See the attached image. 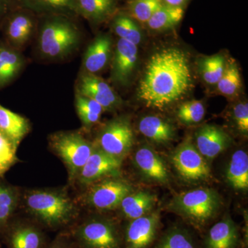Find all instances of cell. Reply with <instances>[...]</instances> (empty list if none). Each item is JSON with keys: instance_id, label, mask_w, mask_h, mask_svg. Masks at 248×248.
<instances>
[{"instance_id": "obj_1", "label": "cell", "mask_w": 248, "mask_h": 248, "mask_svg": "<svg viewBox=\"0 0 248 248\" xmlns=\"http://www.w3.org/2000/svg\"><path fill=\"white\" fill-rule=\"evenodd\" d=\"M189 58L185 51L168 47L148 60L138 89L146 107L164 109L185 97L193 87Z\"/></svg>"}, {"instance_id": "obj_2", "label": "cell", "mask_w": 248, "mask_h": 248, "mask_svg": "<svg viewBox=\"0 0 248 248\" xmlns=\"http://www.w3.org/2000/svg\"><path fill=\"white\" fill-rule=\"evenodd\" d=\"M27 212L43 228L57 231L75 225L79 211L74 201L65 191L37 189L24 197Z\"/></svg>"}, {"instance_id": "obj_3", "label": "cell", "mask_w": 248, "mask_h": 248, "mask_svg": "<svg viewBox=\"0 0 248 248\" xmlns=\"http://www.w3.org/2000/svg\"><path fill=\"white\" fill-rule=\"evenodd\" d=\"M73 18L66 16L39 17L37 50L41 58L49 61L63 60L78 50L81 32Z\"/></svg>"}, {"instance_id": "obj_4", "label": "cell", "mask_w": 248, "mask_h": 248, "mask_svg": "<svg viewBox=\"0 0 248 248\" xmlns=\"http://www.w3.org/2000/svg\"><path fill=\"white\" fill-rule=\"evenodd\" d=\"M48 142L52 151L66 166L69 182H76L80 171L94 151V143L76 130L52 134Z\"/></svg>"}, {"instance_id": "obj_5", "label": "cell", "mask_w": 248, "mask_h": 248, "mask_svg": "<svg viewBox=\"0 0 248 248\" xmlns=\"http://www.w3.org/2000/svg\"><path fill=\"white\" fill-rule=\"evenodd\" d=\"M68 231L75 248H123V235L115 222L107 218H88Z\"/></svg>"}, {"instance_id": "obj_6", "label": "cell", "mask_w": 248, "mask_h": 248, "mask_svg": "<svg viewBox=\"0 0 248 248\" xmlns=\"http://www.w3.org/2000/svg\"><path fill=\"white\" fill-rule=\"evenodd\" d=\"M219 205V197L217 192L205 188L184 192L177 196L171 203L178 213L200 225L213 218Z\"/></svg>"}, {"instance_id": "obj_7", "label": "cell", "mask_w": 248, "mask_h": 248, "mask_svg": "<svg viewBox=\"0 0 248 248\" xmlns=\"http://www.w3.org/2000/svg\"><path fill=\"white\" fill-rule=\"evenodd\" d=\"M94 146L107 154L122 160L134 143V134L130 120L120 117L108 122L99 130Z\"/></svg>"}, {"instance_id": "obj_8", "label": "cell", "mask_w": 248, "mask_h": 248, "mask_svg": "<svg viewBox=\"0 0 248 248\" xmlns=\"http://www.w3.org/2000/svg\"><path fill=\"white\" fill-rule=\"evenodd\" d=\"M38 22V16L29 10L17 6L9 13L1 24V40L12 48L22 51L37 34Z\"/></svg>"}, {"instance_id": "obj_9", "label": "cell", "mask_w": 248, "mask_h": 248, "mask_svg": "<svg viewBox=\"0 0 248 248\" xmlns=\"http://www.w3.org/2000/svg\"><path fill=\"white\" fill-rule=\"evenodd\" d=\"M133 192V187L125 181L108 177L89 185L83 201L90 208L108 211L120 206L122 200Z\"/></svg>"}, {"instance_id": "obj_10", "label": "cell", "mask_w": 248, "mask_h": 248, "mask_svg": "<svg viewBox=\"0 0 248 248\" xmlns=\"http://www.w3.org/2000/svg\"><path fill=\"white\" fill-rule=\"evenodd\" d=\"M172 161L181 177L190 182L210 177V169L205 158L190 141H186L173 153Z\"/></svg>"}, {"instance_id": "obj_11", "label": "cell", "mask_w": 248, "mask_h": 248, "mask_svg": "<svg viewBox=\"0 0 248 248\" xmlns=\"http://www.w3.org/2000/svg\"><path fill=\"white\" fill-rule=\"evenodd\" d=\"M76 93L95 101L104 111H115L123 104L115 90L96 75L81 72L76 81Z\"/></svg>"}, {"instance_id": "obj_12", "label": "cell", "mask_w": 248, "mask_h": 248, "mask_svg": "<svg viewBox=\"0 0 248 248\" xmlns=\"http://www.w3.org/2000/svg\"><path fill=\"white\" fill-rule=\"evenodd\" d=\"M1 241L7 248H46L48 246L43 227L36 221L13 219Z\"/></svg>"}, {"instance_id": "obj_13", "label": "cell", "mask_w": 248, "mask_h": 248, "mask_svg": "<svg viewBox=\"0 0 248 248\" xmlns=\"http://www.w3.org/2000/svg\"><path fill=\"white\" fill-rule=\"evenodd\" d=\"M138 62V46L119 39L111 59V80L118 86H127L132 79Z\"/></svg>"}, {"instance_id": "obj_14", "label": "cell", "mask_w": 248, "mask_h": 248, "mask_svg": "<svg viewBox=\"0 0 248 248\" xmlns=\"http://www.w3.org/2000/svg\"><path fill=\"white\" fill-rule=\"evenodd\" d=\"M122 160L107 154L94 146V151L81 169L76 182L84 186L115 177L120 172Z\"/></svg>"}, {"instance_id": "obj_15", "label": "cell", "mask_w": 248, "mask_h": 248, "mask_svg": "<svg viewBox=\"0 0 248 248\" xmlns=\"http://www.w3.org/2000/svg\"><path fill=\"white\" fill-rule=\"evenodd\" d=\"M159 212L130 220L123 235V248H148L155 241L159 228Z\"/></svg>"}, {"instance_id": "obj_16", "label": "cell", "mask_w": 248, "mask_h": 248, "mask_svg": "<svg viewBox=\"0 0 248 248\" xmlns=\"http://www.w3.org/2000/svg\"><path fill=\"white\" fill-rule=\"evenodd\" d=\"M113 44L108 34L97 35L86 48L82 60V73L96 75L104 71L111 62Z\"/></svg>"}, {"instance_id": "obj_17", "label": "cell", "mask_w": 248, "mask_h": 248, "mask_svg": "<svg viewBox=\"0 0 248 248\" xmlns=\"http://www.w3.org/2000/svg\"><path fill=\"white\" fill-rule=\"evenodd\" d=\"M231 138L221 128L211 124L204 125L196 133L199 152L207 159H213L230 146Z\"/></svg>"}, {"instance_id": "obj_18", "label": "cell", "mask_w": 248, "mask_h": 248, "mask_svg": "<svg viewBox=\"0 0 248 248\" xmlns=\"http://www.w3.org/2000/svg\"><path fill=\"white\" fill-rule=\"evenodd\" d=\"M134 161L142 174L148 179L159 183H167L169 174L163 159L151 148H139L134 156Z\"/></svg>"}, {"instance_id": "obj_19", "label": "cell", "mask_w": 248, "mask_h": 248, "mask_svg": "<svg viewBox=\"0 0 248 248\" xmlns=\"http://www.w3.org/2000/svg\"><path fill=\"white\" fill-rule=\"evenodd\" d=\"M18 6L29 10L38 17L66 16L78 17L76 0H16Z\"/></svg>"}, {"instance_id": "obj_20", "label": "cell", "mask_w": 248, "mask_h": 248, "mask_svg": "<svg viewBox=\"0 0 248 248\" xmlns=\"http://www.w3.org/2000/svg\"><path fill=\"white\" fill-rule=\"evenodd\" d=\"M26 65L22 51L0 42V90L11 84L22 73Z\"/></svg>"}, {"instance_id": "obj_21", "label": "cell", "mask_w": 248, "mask_h": 248, "mask_svg": "<svg viewBox=\"0 0 248 248\" xmlns=\"http://www.w3.org/2000/svg\"><path fill=\"white\" fill-rule=\"evenodd\" d=\"M118 0H76L77 14L92 24L110 20L118 11Z\"/></svg>"}, {"instance_id": "obj_22", "label": "cell", "mask_w": 248, "mask_h": 248, "mask_svg": "<svg viewBox=\"0 0 248 248\" xmlns=\"http://www.w3.org/2000/svg\"><path fill=\"white\" fill-rule=\"evenodd\" d=\"M239 238V231L234 222L226 217L210 228L205 239V248H236Z\"/></svg>"}, {"instance_id": "obj_23", "label": "cell", "mask_w": 248, "mask_h": 248, "mask_svg": "<svg viewBox=\"0 0 248 248\" xmlns=\"http://www.w3.org/2000/svg\"><path fill=\"white\" fill-rule=\"evenodd\" d=\"M30 130L29 120L0 104V131L11 139L16 146H19Z\"/></svg>"}, {"instance_id": "obj_24", "label": "cell", "mask_w": 248, "mask_h": 248, "mask_svg": "<svg viewBox=\"0 0 248 248\" xmlns=\"http://www.w3.org/2000/svg\"><path fill=\"white\" fill-rule=\"evenodd\" d=\"M156 200V197L151 192L140 190L127 195L121 202L120 207L122 215L130 221L149 213Z\"/></svg>"}, {"instance_id": "obj_25", "label": "cell", "mask_w": 248, "mask_h": 248, "mask_svg": "<svg viewBox=\"0 0 248 248\" xmlns=\"http://www.w3.org/2000/svg\"><path fill=\"white\" fill-rule=\"evenodd\" d=\"M138 127L143 136L155 143H169L175 135V130L172 124L157 116L143 117L140 121Z\"/></svg>"}, {"instance_id": "obj_26", "label": "cell", "mask_w": 248, "mask_h": 248, "mask_svg": "<svg viewBox=\"0 0 248 248\" xmlns=\"http://www.w3.org/2000/svg\"><path fill=\"white\" fill-rule=\"evenodd\" d=\"M20 200L17 187L0 181V240L12 221Z\"/></svg>"}, {"instance_id": "obj_27", "label": "cell", "mask_w": 248, "mask_h": 248, "mask_svg": "<svg viewBox=\"0 0 248 248\" xmlns=\"http://www.w3.org/2000/svg\"><path fill=\"white\" fill-rule=\"evenodd\" d=\"M112 32L122 40L138 46L143 38V33L139 23L125 11H117L110 19Z\"/></svg>"}, {"instance_id": "obj_28", "label": "cell", "mask_w": 248, "mask_h": 248, "mask_svg": "<svg viewBox=\"0 0 248 248\" xmlns=\"http://www.w3.org/2000/svg\"><path fill=\"white\" fill-rule=\"evenodd\" d=\"M226 179L235 190H246L248 187V156L239 150L232 156L226 170Z\"/></svg>"}, {"instance_id": "obj_29", "label": "cell", "mask_w": 248, "mask_h": 248, "mask_svg": "<svg viewBox=\"0 0 248 248\" xmlns=\"http://www.w3.org/2000/svg\"><path fill=\"white\" fill-rule=\"evenodd\" d=\"M184 8L164 4L146 23L150 30L156 32L169 30L178 25L184 16Z\"/></svg>"}, {"instance_id": "obj_30", "label": "cell", "mask_w": 248, "mask_h": 248, "mask_svg": "<svg viewBox=\"0 0 248 248\" xmlns=\"http://www.w3.org/2000/svg\"><path fill=\"white\" fill-rule=\"evenodd\" d=\"M75 106L77 113L83 127L86 129L92 128L100 120L104 108L95 101L86 96L76 93Z\"/></svg>"}, {"instance_id": "obj_31", "label": "cell", "mask_w": 248, "mask_h": 248, "mask_svg": "<svg viewBox=\"0 0 248 248\" xmlns=\"http://www.w3.org/2000/svg\"><path fill=\"white\" fill-rule=\"evenodd\" d=\"M226 66V62L224 57L218 54L202 58L199 63L202 78L205 82L210 85L218 83L224 73Z\"/></svg>"}, {"instance_id": "obj_32", "label": "cell", "mask_w": 248, "mask_h": 248, "mask_svg": "<svg viewBox=\"0 0 248 248\" xmlns=\"http://www.w3.org/2000/svg\"><path fill=\"white\" fill-rule=\"evenodd\" d=\"M164 4L162 0H128L125 12L136 22L146 24L152 16Z\"/></svg>"}, {"instance_id": "obj_33", "label": "cell", "mask_w": 248, "mask_h": 248, "mask_svg": "<svg viewBox=\"0 0 248 248\" xmlns=\"http://www.w3.org/2000/svg\"><path fill=\"white\" fill-rule=\"evenodd\" d=\"M217 84L218 91L227 97H232L239 92L242 83L239 68L234 62L226 63L224 73Z\"/></svg>"}, {"instance_id": "obj_34", "label": "cell", "mask_w": 248, "mask_h": 248, "mask_svg": "<svg viewBox=\"0 0 248 248\" xmlns=\"http://www.w3.org/2000/svg\"><path fill=\"white\" fill-rule=\"evenodd\" d=\"M155 248H197L190 234L179 228L169 230Z\"/></svg>"}, {"instance_id": "obj_35", "label": "cell", "mask_w": 248, "mask_h": 248, "mask_svg": "<svg viewBox=\"0 0 248 248\" xmlns=\"http://www.w3.org/2000/svg\"><path fill=\"white\" fill-rule=\"evenodd\" d=\"M205 107L201 101H189L183 103L178 108L177 117L184 124L200 123L205 117Z\"/></svg>"}, {"instance_id": "obj_36", "label": "cell", "mask_w": 248, "mask_h": 248, "mask_svg": "<svg viewBox=\"0 0 248 248\" xmlns=\"http://www.w3.org/2000/svg\"><path fill=\"white\" fill-rule=\"evenodd\" d=\"M17 148L11 139L0 131V177L17 162Z\"/></svg>"}, {"instance_id": "obj_37", "label": "cell", "mask_w": 248, "mask_h": 248, "mask_svg": "<svg viewBox=\"0 0 248 248\" xmlns=\"http://www.w3.org/2000/svg\"><path fill=\"white\" fill-rule=\"evenodd\" d=\"M234 120L238 130L244 135L248 133V105L247 102H240L233 109Z\"/></svg>"}, {"instance_id": "obj_38", "label": "cell", "mask_w": 248, "mask_h": 248, "mask_svg": "<svg viewBox=\"0 0 248 248\" xmlns=\"http://www.w3.org/2000/svg\"><path fill=\"white\" fill-rule=\"evenodd\" d=\"M46 248H75L74 244L68 231H63L48 244Z\"/></svg>"}, {"instance_id": "obj_39", "label": "cell", "mask_w": 248, "mask_h": 248, "mask_svg": "<svg viewBox=\"0 0 248 248\" xmlns=\"http://www.w3.org/2000/svg\"><path fill=\"white\" fill-rule=\"evenodd\" d=\"M17 6L16 0H0V27L6 16Z\"/></svg>"}, {"instance_id": "obj_40", "label": "cell", "mask_w": 248, "mask_h": 248, "mask_svg": "<svg viewBox=\"0 0 248 248\" xmlns=\"http://www.w3.org/2000/svg\"><path fill=\"white\" fill-rule=\"evenodd\" d=\"M188 1L189 0H162L164 4L172 6H180V7H184V5L186 4Z\"/></svg>"}, {"instance_id": "obj_41", "label": "cell", "mask_w": 248, "mask_h": 248, "mask_svg": "<svg viewBox=\"0 0 248 248\" xmlns=\"http://www.w3.org/2000/svg\"><path fill=\"white\" fill-rule=\"evenodd\" d=\"M0 248H1V243H0Z\"/></svg>"}, {"instance_id": "obj_42", "label": "cell", "mask_w": 248, "mask_h": 248, "mask_svg": "<svg viewBox=\"0 0 248 248\" xmlns=\"http://www.w3.org/2000/svg\"><path fill=\"white\" fill-rule=\"evenodd\" d=\"M1 39H0V42H1Z\"/></svg>"}]
</instances>
